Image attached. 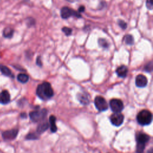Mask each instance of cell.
<instances>
[{
    "label": "cell",
    "instance_id": "5bb4252c",
    "mask_svg": "<svg viewBox=\"0 0 153 153\" xmlns=\"http://www.w3.org/2000/svg\"><path fill=\"white\" fill-rule=\"evenodd\" d=\"M49 125L47 122H44V123H41L37 127V132L39 134V135H40V134H41L42 133L46 131L47 129L49 128Z\"/></svg>",
    "mask_w": 153,
    "mask_h": 153
},
{
    "label": "cell",
    "instance_id": "7402d4cb",
    "mask_svg": "<svg viewBox=\"0 0 153 153\" xmlns=\"http://www.w3.org/2000/svg\"><path fill=\"white\" fill-rule=\"evenodd\" d=\"M62 31L67 36H69L70 35H71L72 34V32H73V30L69 28H68V27H63L62 29Z\"/></svg>",
    "mask_w": 153,
    "mask_h": 153
},
{
    "label": "cell",
    "instance_id": "52a82bcc",
    "mask_svg": "<svg viewBox=\"0 0 153 153\" xmlns=\"http://www.w3.org/2000/svg\"><path fill=\"white\" fill-rule=\"evenodd\" d=\"M94 105L99 111H106L108 108V105L106 100L102 96H96L94 99Z\"/></svg>",
    "mask_w": 153,
    "mask_h": 153
},
{
    "label": "cell",
    "instance_id": "d6986e66",
    "mask_svg": "<svg viewBox=\"0 0 153 153\" xmlns=\"http://www.w3.org/2000/svg\"><path fill=\"white\" fill-rule=\"evenodd\" d=\"M124 43L127 45L132 46L134 44V39L132 35H126L124 37Z\"/></svg>",
    "mask_w": 153,
    "mask_h": 153
},
{
    "label": "cell",
    "instance_id": "2e32d148",
    "mask_svg": "<svg viewBox=\"0 0 153 153\" xmlns=\"http://www.w3.org/2000/svg\"><path fill=\"white\" fill-rule=\"evenodd\" d=\"M0 71H1L3 74H4L5 76H13L11 70L6 66L0 65Z\"/></svg>",
    "mask_w": 153,
    "mask_h": 153
},
{
    "label": "cell",
    "instance_id": "cb8c5ba5",
    "mask_svg": "<svg viewBox=\"0 0 153 153\" xmlns=\"http://www.w3.org/2000/svg\"><path fill=\"white\" fill-rule=\"evenodd\" d=\"M146 6L149 10H152L153 7V0H146Z\"/></svg>",
    "mask_w": 153,
    "mask_h": 153
},
{
    "label": "cell",
    "instance_id": "3957f363",
    "mask_svg": "<svg viewBox=\"0 0 153 153\" xmlns=\"http://www.w3.org/2000/svg\"><path fill=\"white\" fill-rule=\"evenodd\" d=\"M150 140V136L144 133H139L136 136L137 152H142L145 149V144Z\"/></svg>",
    "mask_w": 153,
    "mask_h": 153
},
{
    "label": "cell",
    "instance_id": "7a4b0ae2",
    "mask_svg": "<svg viewBox=\"0 0 153 153\" xmlns=\"http://www.w3.org/2000/svg\"><path fill=\"white\" fill-rule=\"evenodd\" d=\"M152 118L151 112L146 110L140 111L136 117L138 123L142 126L149 125L152 122Z\"/></svg>",
    "mask_w": 153,
    "mask_h": 153
},
{
    "label": "cell",
    "instance_id": "d4e9b609",
    "mask_svg": "<svg viewBox=\"0 0 153 153\" xmlns=\"http://www.w3.org/2000/svg\"><path fill=\"white\" fill-rule=\"evenodd\" d=\"M118 23L119 26L121 28H122L123 29H126V28H127V23L124 21H123L122 20H119L118 21Z\"/></svg>",
    "mask_w": 153,
    "mask_h": 153
},
{
    "label": "cell",
    "instance_id": "8992f818",
    "mask_svg": "<svg viewBox=\"0 0 153 153\" xmlns=\"http://www.w3.org/2000/svg\"><path fill=\"white\" fill-rule=\"evenodd\" d=\"M61 15L62 18L67 19L70 17L71 16H75L77 18L81 17V15L79 13V12H76L75 10L69 9L67 7H63L61 10Z\"/></svg>",
    "mask_w": 153,
    "mask_h": 153
},
{
    "label": "cell",
    "instance_id": "603a6c76",
    "mask_svg": "<svg viewBox=\"0 0 153 153\" xmlns=\"http://www.w3.org/2000/svg\"><path fill=\"white\" fill-rule=\"evenodd\" d=\"M152 70V62H150L145 67V71L148 73H151Z\"/></svg>",
    "mask_w": 153,
    "mask_h": 153
},
{
    "label": "cell",
    "instance_id": "ba28073f",
    "mask_svg": "<svg viewBox=\"0 0 153 153\" xmlns=\"http://www.w3.org/2000/svg\"><path fill=\"white\" fill-rule=\"evenodd\" d=\"M124 116L120 113H114L110 117V121L112 124L115 126H120L124 122Z\"/></svg>",
    "mask_w": 153,
    "mask_h": 153
},
{
    "label": "cell",
    "instance_id": "ac0fdd59",
    "mask_svg": "<svg viewBox=\"0 0 153 153\" xmlns=\"http://www.w3.org/2000/svg\"><path fill=\"white\" fill-rule=\"evenodd\" d=\"M17 80L22 83H26L29 80V76L26 74H19L17 75Z\"/></svg>",
    "mask_w": 153,
    "mask_h": 153
},
{
    "label": "cell",
    "instance_id": "4316f807",
    "mask_svg": "<svg viewBox=\"0 0 153 153\" xmlns=\"http://www.w3.org/2000/svg\"><path fill=\"white\" fill-rule=\"evenodd\" d=\"M85 10V7H84L83 5L82 6H80V8L78 9V12L79 13H82V12H84Z\"/></svg>",
    "mask_w": 153,
    "mask_h": 153
},
{
    "label": "cell",
    "instance_id": "e0dca14e",
    "mask_svg": "<svg viewBox=\"0 0 153 153\" xmlns=\"http://www.w3.org/2000/svg\"><path fill=\"white\" fill-rule=\"evenodd\" d=\"M14 30L11 28H6L3 31V35L4 37L10 38L13 35Z\"/></svg>",
    "mask_w": 153,
    "mask_h": 153
},
{
    "label": "cell",
    "instance_id": "5b68a950",
    "mask_svg": "<svg viewBox=\"0 0 153 153\" xmlns=\"http://www.w3.org/2000/svg\"><path fill=\"white\" fill-rule=\"evenodd\" d=\"M110 105L111 110L114 113H120L124 109L123 102L118 99H113L110 100Z\"/></svg>",
    "mask_w": 153,
    "mask_h": 153
},
{
    "label": "cell",
    "instance_id": "4fadbf2b",
    "mask_svg": "<svg viewBox=\"0 0 153 153\" xmlns=\"http://www.w3.org/2000/svg\"><path fill=\"white\" fill-rule=\"evenodd\" d=\"M127 73H128V69L126 66H121L118 67L116 70V73L120 77L124 78L126 76Z\"/></svg>",
    "mask_w": 153,
    "mask_h": 153
},
{
    "label": "cell",
    "instance_id": "9c48e42d",
    "mask_svg": "<svg viewBox=\"0 0 153 153\" xmlns=\"http://www.w3.org/2000/svg\"><path fill=\"white\" fill-rule=\"evenodd\" d=\"M17 134H18L17 129H13L3 132L2 134V136L5 140L11 141V140H13L16 138Z\"/></svg>",
    "mask_w": 153,
    "mask_h": 153
},
{
    "label": "cell",
    "instance_id": "8fae6325",
    "mask_svg": "<svg viewBox=\"0 0 153 153\" xmlns=\"http://www.w3.org/2000/svg\"><path fill=\"white\" fill-rule=\"evenodd\" d=\"M10 94L7 90H4L0 93V104L5 105L10 102Z\"/></svg>",
    "mask_w": 153,
    "mask_h": 153
},
{
    "label": "cell",
    "instance_id": "44dd1931",
    "mask_svg": "<svg viewBox=\"0 0 153 153\" xmlns=\"http://www.w3.org/2000/svg\"><path fill=\"white\" fill-rule=\"evenodd\" d=\"M38 134L37 132V133H29L28 135L26 136V139L27 140H35V139H38Z\"/></svg>",
    "mask_w": 153,
    "mask_h": 153
},
{
    "label": "cell",
    "instance_id": "6da1fadb",
    "mask_svg": "<svg viewBox=\"0 0 153 153\" xmlns=\"http://www.w3.org/2000/svg\"><path fill=\"white\" fill-rule=\"evenodd\" d=\"M36 93L41 99L46 100L54 95V92L51 84L48 82H44L43 83L38 86Z\"/></svg>",
    "mask_w": 153,
    "mask_h": 153
},
{
    "label": "cell",
    "instance_id": "83f0119b",
    "mask_svg": "<svg viewBox=\"0 0 153 153\" xmlns=\"http://www.w3.org/2000/svg\"><path fill=\"white\" fill-rule=\"evenodd\" d=\"M27 114L26 113H22L21 114V117L22 118H27Z\"/></svg>",
    "mask_w": 153,
    "mask_h": 153
},
{
    "label": "cell",
    "instance_id": "277c9868",
    "mask_svg": "<svg viewBox=\"0 0 153 153\" xmlns=\"http://www.w3.org/2000/svg\"><path fill=\"white\" fill-rule=\"evenodd\" d=\"M47 111L46 109L32 111L29 113L31 120L34 122H38L43 120L47 116Z\"/></svg>",
    "mask_w": 153,
    "mask_h": 153
},
{
    "label": "cell",
    "instance_id": "ffe728a7",
    "mask_svg": "<svg viewBox=\"0 0 153 153\" xmlns=\"http://www.w3.org/2000/svg\"><path fill=\"white\" fill-rule=\"evenodd\" d=\"M99 46L102 47H103L104 49H107L108 47H109V44L107 42V41L104 38H100L98 41Z\"/></svg>",
    "mask_w": 153,
    "mask_h": 153
},
{
    "label": "cell",
    "instance_id": "484cf974",
    "mask_svg": "<svg viewBox=\"0 0 153 153\" xmlns=\"http://www.w3.org/2000/svg\"><path fill=\"white\" fill-rule=\"evenodd\" d=\"M37 65L40 66V67L42 66V63H41V61L40 57H37Z\"/></svg>",
    "mask_w": 153,
    "mask_h": 153
},
{
    "label": "cell",
    "instance_id": "7c38bea8",
    "mask_svg": "<svg viewBox=\"0 0 153 153\" xmlns=\"http://www.w3.org/2000/svg\"><path fill=\"white\" fill-rule=\"evenodd\" d=\"M77 99L82 105H87L89 103V95L87 93H80L77 94Z\"/></svg>",
    "mask_w": 153,
    "mask_h": 153
},
{
    "label": "cell",
    "instance_id": "9a60e30c",
    "mask_svg": "<svg viewBox=\"0 0 153 153\" xmlns=\"http://www.w3.org/2000/svg\"><path fill=\"white\" fill-rule=\"evenodd\" d=\"M56 118L54 116H51L49 118V122L50 124V130L51 132L55 133L57 131V127L56 126Z\"/></svg>",
    "mask_w": 153,
    "mask_h": 153
},
{
    "label": "cell",
    "instance_id": "30bf717a",
    "mask_svg": "<svg viewBox=\"0 0 153 153\" xmlns=\"http://www.w3.org/2000/svg\"><path fill=\"white\" fill-rule=\"evenodd\" d=\"M135 84L137 87H144L148 84V80L145 75L142 74L138 75L136 77Z\"/></svg>",
    "mask_w": 153,
    "mask_h": 153
},
{
    "label": "cell",
    "instance_id": "f1b7e54d",
    "mask_svg": "<svg viewBox=\"0 0 153 153\" xmlns=\"http://www.w3.org/2000/svg\"><path fill=\"white\" fill-rule=\"evenodd\" d=\"M67 1L69 2H71V3H74V2L77 1V0H67Z\"/></svg>",
    "mask_w": 153,
    "mask_h": 153
}]
</instances>
